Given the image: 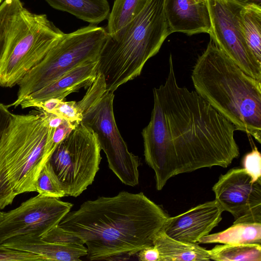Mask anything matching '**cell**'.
Segmentation results:
<instances>
[{
	"label": "cell",
	"instance_id": "1",
	"mask_svg": "<svg viewBox=\"0 0 261 261\" xmlns=\"http://www.w3.org/2000/svg\"><path fill=\"white\" fill-rule=\"evenodd\" d=\"M168 67L165 83L153 89L151 118L141 133L158 190L178 174L226 168L240 154L235 126L195 91L178 84L171 55Z\"/></svg>",
	"mask_w": 261,
	"mask_h": 261
},
{
	"label": "cell",
	"instance_id": "2",
	"mask_svg": "<svg viewBox=\"0 0 261 261\" xmlns=\"http://www.w3.org/2000/svg\"><path fill=\"white\" fill-rule=\"evenodd\" d=\"M168 217L143 193L122 191L84 202L59 225L86 245L88 259L112 260L153 245Z\"/></svg>",
	"mask_w": 261,
	"mask_h": 261
},
{
	"label": "cell",
	"instance_id": "3",
	"mask_svg": "<svg viewBox=\"0 0 261 261\" xmlns=\"http://www.w3.org/2000/svg\"><path fill=\"white\" fill-rule=\"evenodd\" d=\"M195 91L220 114L261 142V80L244 72L210 39L191 73Z\"/></svg>",
	"mask_w": 261,
	"mask_h": 261
},
{
	"label": "cell",
	"instance_id": "4",
	"mask_svg": "<svg viewBox=\"0 0 261 261\" xmlns=\"http://www.w3.org/2000/svg\"><path fill=\"white\" fill-rule=\"evenodd\" d=\"M164 5V0H148L134 20L108 34L96 66L97 73L105 77L107 91L114 92L140 75L147 61L160 50L170 34Z\"/></svg>",
	"mask_w": 261,
	"mask_h": 261
},
{
	"label": "cell",
	"instance_id": "5",
	"mask_svg": "<svg viewBox=\"0 0 261 261\" xmlns=\"http://www.w3.org/2000/svg\"><path fill=\"white\" fill-rule=\"evenodd\" d=\"M42 112L12 114L0 141V170L16 196L36 191L37 179L47 162L50 127Z\"/></svg>",
	"mask_w": 261,
	"mask_h": 261
},
{
	"label": "cell",
	"instance_id": "6",
	"mask_svg": "<svg viewBox=\"0 0 261 261\" xmlns=\"http://www.w3.org/2000/svg\"><path fill=\"white\" fill-rule=\"evenodd\" d=\"M107 36L106 28L93 24L65 34L42 61L20 81L17 98L8 107L19 106L27 96L78 65L97 61Z\"/></svg>",
	"mask_w": 261,
	"mask_h": 261
},
{
	"label": "cell",
	"instance_id": "7",
	"mask_svg": "<svg viewBox=\"0 0 261 261\" xmlns=\"http://www.w3.org/2000/svg\"><path fill=\"white\" fill-rule=\"evenodd\" d=\"M65 34L46 15L23 7L18 31L0 58V87L18 85Z\"/></svg>",
	"mask_w": 261,
	"mask_h": 261
},
{
	"label": "cell",
	"instance_id": "8",
	"mask_svg": "<svg viewBox=\"0 0 261 261\" xmlns=\"http://www.w3.org/2000/svg\"><path fill=\"white\" fill-rule=\"evenodd\" d=\"M101 150L96 135L81 123L56 147L46 163L66 196L76 197L92 184Z\"/></svg>",
	"mask_w": 261,
	"mask_h": 261
},
{
	"label": "cell",
	"instance_id": "9",
	"mask_svg": "<svg viewBox=\"0 0 261 261\" xmlns=\"http://www.w3.org/2000/svg\"><path fill=\"white\" fill-rule=\"evenodd\" d=\"M114 92L106 91L82 112L81 123L96 135L101 149L106 155L109 168L124 184H139V158L129 152L116 125L114 112Z\"/></svg>",
	"mask_w": 261,
	"mask_h": 261
},
{
	"label": "cell",
	"instance_id": "10",
	"mask_svg": "<svg viewBox=\"0 0 261 261\" xmlns=\"http://www.w3.org/2000/svg\"><path fill=\"white\" fill-rule=\"evenodd\" d=\"M206 2L211 20L210 39L244 72L261 80V63L249 47L239 25L238 16L243 7L231 0Z\"/></svg>",
	"mask_w": 261,
	"mask_h": 261
},
{
	"label": "cell",
	"instance_id": "11",
	"mask_svg": "<svg viewBox=\"0 0 261 261\" xmlns=\"http://www.w3.org/2000/svg\"><path fill=\"white\" fill-rule=\"evenodd\" d=\"M72 206L70 202L39 194L28 199L15 209L4 213L0 221V244L18 236L42 237L58 225Z\"/></svg>",
	"mask_w": 261,
	"mask_h": 261
},
{
	"label": "cell",
	"instance_id": "12",
	"mask_svg": "<svg viewBox=\"0 0 261 261\" xmlns=\"http://www.w3.org/2000/svg\"><path fill=\"white\" fill-rule=\"evenodd\" d=\"M212 190L224 211L234 217V223L261 222V181H254L243 168L221 174Z\"/></svg>",
	"mask_w": 261,
	"mask_h": 261
},
{
	"label": "cell",
	"instance_id": "13",
	"mask_svg": "<svg viewBox=\"0 0 261 261\" xmlns=\"http://www.w3.org/2000/svg\"><path fill=\"white\" fill-rule=\"evenodd\" d=\"M6 247L39 255L43 260L80 261L87 249L82 240L59 224L42 237L25 234L13 237L1 244Z\"/></svg>",
	"mask_w": 261,
	"mask_h": 261
},
{
	"label": "cell",
	"instance_id": "14",
	"mask_svg": "<svg viewBox=\"0 0 261 261\" xmlns=\"http://www.w3.org/2000/svg\"><path fill=\"white\" fill-rule=\"evenodd\" d=\"M223 211L215 199L207 201L177 216L168 217L161 229L175 240L196 244L218 225Z\"/></svg>",
	"mask_w": 261,
	"mask_h": 261
},
{
	"label": "cell",
	"instance_id": "15",
	"mask_svg": "<svg viewBox=\"0 0 261 261\" xmlns=\"http://www.w3.org/2000/svg\"><path fill=\"white\" fill-rule=\"evenodd\" d=\"M97 60L81 64L64 73L58 79L25 97L20 102L21 108H36L47 100H64L71 93L82 88L89 87L97 75Z\"/></svg>",
	"mask_w": 261,
	"mask_h": 261
},
{
	"label": "cell",
	"instance_id": "16",
	"mask_svg": "<svg viewBox=\"0 0 261 261\" xmlns=\"http://www.w3.org/2000/svg\"><path fill=\"white\" fill-rule=\"evenodd\" d=\"M164 8L170 34H208L211 20L206 1L198 3L194 0H164Z\"/></svg>",
	"mask_w": 261,
	"mask_h": 261
},
{
	"label": "cell",
	"instance_id": "17",
	"mask_svg": "<svg viewBox=\"0 0 261 261\" xmlns=\"http://www.w3.org/2000/svg\"><path fill=\"white\" fill-rule=\"evenodd\" d=\"M154 245L160 254V261H208V250L197 243H189L175 240L161 229L155 235Z\"/></svg>",
	"mask_w": 261,
	"mask_h": 261
},
{
	"label": "cell",
	"instance_id": "18",
	"mask_svg": "<svg viewBox=\"0 0 261 261\" xmlns=\"http://www.w3.org/2000/svg\"><path fill=\"white\" fill-rule=\"evenodd\" d=\"M52 8L72 14L79 19L98 24L108 18V0H45Z\"/></svg>",
	"mask_w": 261,
	"mask_h": 261
},
{
	"label": "cell",
	"instance_id": "19",
	"mask_svg": "<svg viewBox=\"0 0 261 261\" xmlns=\"http://www.w3.org/2000/svg\"><path fill=\"white\" fill-rule=\"evenodd\" d=\"M198 243L261 244V222L233 223L222 231L202 237Z\"/></svg>",
	"mask_w": 261,
	"mask_h": 261
},
{
	"label": "cell",
	"instance_id": "20",
	"mask_svg": "<svg viewBox=\"0 0 261 261\" xmlns=\"http://www.w3.org/2000/svg\"><path fill=\"white\" fill-rule=\"evenodd\" d=\"M238 17L241 30L249 47L261 63V6L247 5L240 10Z\"/></svg>",
	"mask_w": 261,
	"mask_h": 261
},
{
	"label": "cell",
	"instance_id": "21",
	"mask_svg": "<svg viewBox=\"0 0 261 261\" xmlns=\"http://www.w3.org/2000/svg\"><path fill=\"white\" fill-rule=\"evenodd\" d=\"M23 7L20 0H4L0 5V58L18 31Z\"/></svg>",
	"mask_w": 261,
	"mask_h": 261
},
{
	"label": "cell",
	"instance_id": "22",
	"mask_svg": "<svg viewBox=\"0 0 261 261\" xmlns=\"http://www.w3.org/2000/svg\"><path fill=\"white\" fill-rule=\"evenodd\" d=\"M148 0H115L106 30L112 35L134 20L143 10Z\"/></svg>",
	"mask_w": 261,
	"mask_h": 261
},
{
	"label": "cell",
	"instance_id": "23",
	"mask_svg": "<svg viewBox=\"0 0 261 261\" xmlns=\"http://www.w3.org/2000/svg\"><path fill=\"white\" fill-rule=\"evenodd\" d=\"M211 260L217 261H261V244H224L208 250Z\"/></svg>",
	"mask_w": 261,
	"mask_h": 261
},
{
	"label": "cell",
	"instance_id": "24",
	"mask_svg": "<svg viewBox=\"0 0 261 261\" xmlns=\"http://www.w3.org/2000/svg\"><path fill=\"white\" fill-rule=\"evenodd\" d=\"M12 114L7 105L0 102V141L8 126ZM16 195L0 170V210L11 204Z\"/></svg>",
	"mask_w": 261,
	"mask_h": 261
},
{
	"label": "cell",
	"instance_id": "25",
	"mask_svg": "<svg viewBox=\"0 0 261 261\" xmlns=\"http://www.w3.org/2000/svg\"><path fill=\"white\" fill-rule=\"evenodd\" d=\"M36 191L39 195L60 198L66 196L47 163L41 170L36 183Z\"/></svg>",
	"mask_w": 261,
	"mask_h": 261
},
{
	"label": "cell",
	"instance_id": "26",
	"mask_svg": "<svg viewBox=\"0 0 261 261\" xmlns=\"http://www.w3.org/2000/svg\"><path fill=\"white\" fill-rule=\"evenodd\" d=\"M242 165L254 181H261V154L255 146L244 155Z\"/></svg>",
	"mask_w": 261,
	"mask_h": 261
},
{
	"label": "cell",
	"instance_id": "27",
	"mask_svg": "<svg viewBox=\"0 0 261 261\" xmlns=\"http://www.w3.org/2000/svg\"><path fill=\"white\" fill-rule=\"evenodd\" d=\"M51 113L69 121L76 126L81 123L82 119V116L77 110L75 101H61Z\"/></svg>",
	"mask_w": 261,
	"mask_h": 261
},
{
	"label": "cell",
	"instance_id": "28",
	"mask_svg": "<svg viewBox=\"0 0 261 261\" xmlns=\"http://www.w3.org/2000/svg\"><path fill=\"white\" fill-rule=\"evenodd\" d=\"M42 261L39 255L31 253L6 247L0 245V261Z\"/></svg>",
	"mask_w": 261,
	"mask_h": 261
},
{
	"label": "cell",
	"instance_id": "29",
	"mask_svg": "<svg viewBox=\"0 0 261 261\" xmlns=\"http://www.w3.org/2000/svg\"><path fill=\"white\" fill-rule=\"evenodd\" d=\"M76 126L69 121L63 119L62 123L56 128L51 139L49 141V148L52 153L58 144Z\"/></svg>",
	"mask_w": 261,
	"mask_h": 261
},
{
	"label": "cell",
	"instance_id": "30",
	"mask_svg": "<svg viewBox=\"0 0 261 261\" xmlns=\"http://www.w3.org/2000/svg\"><path fill=\"white\" fill-rule=\"evenodd\" d=\"M137 255L139 260L160 261L159 252L154 245L149 246L142 249L137 253Z\"/></svg>",
	"mask_w": 261,
	"mask_h": 261
},
{
	"label": "cell",
	"instance_id": "31",
	"mask_svg": "<svg viewBox=\"0 0 261 261\" xmlns=\"http://www.w3.org/2000/svg\"><path fill=\"white\" fill-rule=\"evenodd\" d=\"M61 101L62 100L59 99L51 98L40 103L36 108L42 110L43 111L51 113Z\"/></svg>",
	"mask_w": 261,
	"mask_h": 261
},
{
	"label": "cell",
	"instance_id": "32",
	"mask_svg": "<svg viewBox=\"0 0 261 261\" xmlns=\"http://www.w3.org/2000/svg\"><path fill=\"white\" fill-rule=\"evenodd\" d=\"M244 7L248 5L261 6V0H231Z\"/></svg>",
	"mask_w": 261,
	"mask_h": 261
},
{
	"label": "cell",
	"instance_id": "33",
	"mask_svg": "<svg viewBox=\"0 0 261 261\" xmlns=\"http://www.w3.org/2000/svg\"><path fill=\"white\" fill-rule=\"evenodd\" d=\"M4 212H2L0 210V221L3 219V218L4 217Z\"/></svg>",
	"mask_w": 261,
	"mask_h": 261
},
{
	"label": "cell",
	"instance_id": "34",
	"mask_svg": "<svg viewBox=\"0 0 261 261\" xmlns=\"http://www.w3.org/2000/svg\"><path fill=\"white\" fill-rule=\"evenodd\" d=\"M196 3H200L205 2L206 0H194Z\"/></svg>",
	"mask_w": 261,
	"mask_h": 261
},
{
	"label": "cell",
	"instance_id": "35",
	"mask_svg": "<svg viewBox=\"0 0 261 261\" xmlns=\"http://www.w3.org/2000/svg\"><path fill=\"white\" fill-rule=\"evenodd\" d=\"M2 0H0V5H1L2 4Z\"/></svg>",
	"mask_w": 261,
	"mask_h": 261
}]
</instances>
